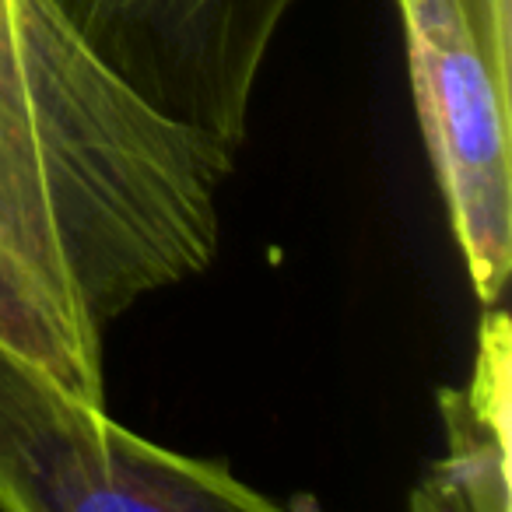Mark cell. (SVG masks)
I'll list each match as a JSON object with an SVG mask.
<instances>
[{
    "label": "cell",
    "instance_id": "cell-3",
    "mask_svg": "<svg viewBox=\"0 0 512 512\" xmlns=\"http://www.w3.org/2000/svg\"><path fill=\"white\" fill-rule=\"evenodd\" d=\"M88 50L144 106L228 151L295 0H57Z\"/></svg>",
    "mask_w": 512,
    "mask_h": 512
},
{
    "label": "cell",
    "instance_id": "cell-5",
    "mask_svg": "<svg viewBox=\"0 0 512 512\" xmlns=\"http://www.w3.org/2000/svg\"><path fill=\"white\" fill-rule=\"evenodd\" d=\"M446 456L411 495L428 512H509V320L488 313L474 376L439 393Z\"/></svg>",
    "mask_w": 512,
    "mask_h": 512
},
{
    "label": "cell",
    "instance_id": "cell-1",
    "mask_svg": "<svg viewBox=\"0 0 512 512\" xmlns=\"http://www.w3.org/2000/svg\"><path fill=\"white\" fill-rule=\"evenodd\" d=\"M235 151L144 106L57 0H0V344L102 404V341L218 256Z\"/></svg>",
    "mask_w": 512,
    "mask_h": 512
},
{
    "label": "cell",
    "instance_id": "cell-6",
    "mask_svg": "<svg viewBox=\"0 0 512 512\" xmlns=\"http://www.w3.org/2000/svg\"><path fill=\"white\" fill-rule=\"evenodd\" d=\"M505 95H512V0H456Z\"/></svg>",
    "mask_w": 512,
    "mask_h": 512
},
{
    "label": "cell",
    "instance_id": "cell-2",
    "mask_svg": "<svg viewBox=\"0 0 512 512\" xmlns=\"http://www.w3.org/2000/svg\"><path fill=\"white\" fill-rule=\"evenodd\" d=\"M0 509L8 512H274L221 460L172 453L116 425L0 344Z\"/></svg>",
    "mask_w": 512,
    "mask_h": 512
},
{
    "label": "cell",
    "instance_id": "cell-4",
    "mask_svg": "<svg viewBox=\"0 0 512 512\" xmlns=\"http://www.w3.org/2000/svg\"><path fill=\"white\" fill-rule=\"evenodd\" d=\"M414 106L446 200L449 228L481 302H498L512 271V95L456 0H397Z\"/></svg>",
    "mask_w": 512,
    "mask_h": 512
}]
</instances>
